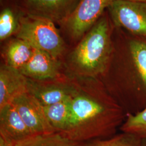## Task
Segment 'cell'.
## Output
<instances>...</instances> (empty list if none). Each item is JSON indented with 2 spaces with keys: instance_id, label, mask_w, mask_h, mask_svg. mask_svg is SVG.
I'll return each instance as SVG.
<instances>
[{
  "instance_id": "6da1fadb",
  "label": "cell",
  "mask_w": 146,
  "mask_h": 146,
  "mask_svg": "<svg viewBox=\"0 0 146 146\" xmlns=\"http://www.w3.org/2000/svg\"><path fill=\"white\" fill-rule=\"evenodd\" d=\"M70 77L74 86L70 98V121L61 135L84 143L114 133L123 117L120 105L99 78Z\"/></svg>"
},
{
  "instance_id": "7a4b0ae2",
  "label": "cell",
  "mask_w": 146,
  "mask_h": 146,
  "mask_svg": "<svg viewBox=\"0 0 146 146\" xmlns=\"http://www.w3.org/2000/svg\"><path fill=\"white\" fill-rule=\"evenodd\" d=\"M111 52L108 21L101 17L69 54L66 74L75 78H99L107 70Z\"/></svg>"
},
{
  "instance_id": "3957f363",
  "label": "cell",
  "mask_w": 146,
  "mask_h": 146,
  "mask_svg": "<svg viewBox=\"0 0 146 146\" xmlns=\"http://www.w3.org/2000/svg\"><path fill=\"white\" fill-rule=\"evenodd\" d=\"M16 37L22 39L34 49L49 53L58 59L66 50L65 43L52 20L32 14L21 22Z\"/></svg>"
},
{
  "instance_id": "277c9868",
  "label": "cell",
  "mask_w": 146,
  "mask_h": 146,
  "mask_svg": "<svg viewBox=\"0 0 146 146\" xmlns=\"http://www.w3.org/2000/svg\"><path fill=\"white\" fill-rule=\"evenodd\" d=\"M113 0H80L65 19V26L70 36L78 40L99 20L106 8Z\"/></svg>"
},
{
  "instance_id": "5b68a950",
  "label": "cell",
  "mask_w": 146,
  "mask_h": 146,
  "mask_svg": "<svg viewBox=\"0 0 146 146\" xmlns=\"http://www.w3.org/2000/svg\"><path fill=\"white\" fill-rule=\"evenodd\" d=\"M108 10L117 26L146 37V2L113 0Z\"/></svg>"
},
{
  "instance_id": "8992f818",
  "label": "cell",
  "mask_w": 146,
  "mask_h": 146,
  "mask_svg": "<svg viewBox=\"0 0 146 146\" xmlns=\"http://www.w3.org/2000/svg\"><path fill=\"white\" fill-rule=\"evenodd\" d=\"M74 90L72 78L65 74L60 78L36 81L28 78V92L43 106H48L69 99Z\"/></svg>"
},
{
  "instance_id": "52a82bcc",
  "label": "cell",
  "mask_w": 146,
  "mask_h": 146,
  "mask_svg": "<svg viewBox=\"0 0 146 146\" xmlns=\"http://www.w3.org/2000/svg\"><path fill=\"white\" fill-rule=\"evenodd\" d=\"M11 104L34 135L55 132L47 120L43 106L28 92L18 96Z\"/></svg>"
},
{
  "instance_id": "ba28073f",
  "label": "cell",
  "mask_w": 146,
  "mask_h": 146,
  "mask_svg": "<svg viewBox=\"0 0 146 146\" xmlns=\"http://www.w3.org/2000/svg\"><path fill=\"white\" fill-rule=\"evenodd\" d=\"M61 63L49 53L34 49L31 58L19 69L27 78L36 81L56 80L64 75L61 72Z\"/></svg>"
},
{
  "instance_id": "9c48e42d",
  "label": "cell",
  "mask_w": 146,
  "mask_h": 146,
  "mask_svg": "<svg viewBox=\"0 0 146 146\" xmlns=\"http://www.w3.org/2000/svg\"><path fill=\"white\" fill-rule=\"evenodd\" d=\"M28 78L19 69L5 64L0 67V108L11 104L21 94L28 92Z\"/></svg>"
},
{
  "instance_id": "30bf717a",
  "label": "cell",
  "mask_w": 146,
  "mask_h": 146,
  "mask_svg": "<svg viewBox=\"0 0 146 146\" xmlns=\"http://www.w3.org/2000/svg\"><path fill=\"white\" fill-rule=\"evenodd\" d=\"M0 134L15 143L34 135L11 104L0 108Z\"/></svg>"
},
{
  "instance_id": "8fae6325",
  "label": "cell",
  "mask_w": 146,
  "mask_h": 146,
  "mask_svg": "<svg viewBox=\"0 0 146 146\" xmlns=\"http://www.w3.org/2000/svg\"><path fill=\"white\" fill-rule=\"evenodd\" d=\"M25 2L33 15L53 21L66 19L72 11L76 0H25Z\"/></svg>"
},
{
  "instance_id": "7c38bea8",
  "label": "cell",
  "mask_w": 146,
  "mask_h": 146,
  "mask_svg": "<svg viewBox=\"0 0 146 146\" xmlns=\"http://www.w3.org/2000/svg\"><path fill=\"white\" fill-rule=\"evenodd\" d=\"M34 49L26 41L16 37L8 42L2 55L5 64L20 69L31 58Z\"/></svg>"
},
{
  "instance_id": "4fadbf2b",
  "label": "cell",
  "mask_w": 146,
  "mask_h": 146,
  "mask_svg": "<svg viewBox=\"0 0 146 146\" xmlns=\"http://www.w3.org/2000/svg\"><path fill=\"white\" fill-rule=\"evenodd\" d=\"M43 110L55 132L63 134L67 129L70 121V98L56 104L43 106Z\"/></svg>"
},
{
  "instance_id": "5bb4252c",
  "label": "cell",
  "mask_w": 146,
  "mask_h": 146,
  "mask_svg": "<svg viewBox=\"0 0 146 146\" xmlns=\"http://www.w3.org/2000/svg\"><path fill=\"white\" fill-rule=\"evenodd\" d=\"M82 143L73 141L58 133L31 136L15 143V146H81Z\"/></svg>"
},
{
  "instance_id": "9a60e30c",
  "label": "cell",
  "mask_w": 146,
  "mask_h": 146,
  "mask_svg": "<svg viewBox=\"0 0 146 146\" xmlns=\"http://www.w3.org/2000/svg\"><path fill=\"white\" fill-rule=\"evenodd\" d=\"M129 50L138 78L146 91V43L132 40L129 43Z\"/></svg>"
},
{
  "instance_id": "2e32d148",
  "label": "cell",
  "mask_w": 146,
  "mask_h": 146,
  "mask_svg": "<svg viewBox=\"0 0 146 146\" xmlns=\"http://www.w3.org/2000/svg\"><path fill=\"white\" fill-rule=\"evenodd\" d=\"M142 139L133 134L124 133L110 139H99L87 141L81 146H140Z\"/></svg>"
},
{
  "instance_id": "e0dca14e",
  "label": "cell",
  "mask_w": 146,
  "mask_h": 146,
  "mask_svg": "<svg viewBox=\"0 0 146 146\" xmlns=\"http://www.w3.org/2000/svg\"><path fill=\"white\" fill-rule=\"evenodd\" d=\"M121 129L124 133L133 134L146 139V107L135 114H129Z\"/></svg>"
},
{
  "instance_id": "ac0fdd59",
  "label": "cell",
  "mask_w": 146,
  "mask_h": 146,
  "mask_svg": "<svg viewBox=\"0 0 146 146\" xmlns=\"http://www.w3.org/2000/svg\"><path fill=\"white\" fill-rule=\"evenodd\" d=\"M15 16L10 8H6L0 14V40L3 41L18 29Z\"/></svg>"
},
{
  "instance_id": "d6986e66",
  "label": "cell",
  "mask_w": 146,
  "mask_h": 146,
  "mask_svg": "<svg viewBox=\"0 0 146 146\" xmlns=\"http://www.w3.org/2000/svg\"><path fill=\"white\" fill-rule=\"evenodd\" d=\"M0 146H15V143L8 137L0 134Z\"/></svg>"
},
{
  "instance_id": "ffe728a7",
  "label": "cell",
  "mask_w": 146,
  "mask_h": 146,
  "mask_svg": "<svg viewBox=\"0 0 146 146\" xmlns=\"http://www.w3.org/2000/svg\"><path fill=\"white\" fill-rule=\"evenodd\" d=\"M140 146H146V139H142Z\"/></svg>"
},
{
  "instance_id": "44dd1931",
  "label": "cell",
  "mask_w": 146,
  "mask_h": 146,
  "mask_svg": "<svg viewBox=\"0 0 146 146\" xmlns=\"http://www.w3.org/2000/svg\"><path fill=\"white\" fill-rule=\"evenodd\" d=\"M130 1H134V2H146V0H127Z\"/></svg>"
}]
</instances>
